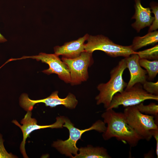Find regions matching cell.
I'll use <instances>...</instances> for the list:
<instances>
[{"label": "cell", "mask_w": 158, "mask_h": 158, "mask_svg": "<svg viewBox=\"0 0 158 158\" xmlns=\"http://www.w3.org/2000/svg\"><path fill=\"white\" fill-rule=\"evenodd\" d=\"M123 113L128 124L142 139L150 140L152 136L150 131L158 129L154 117L142 113L136 105L126 107Z\"/></svg>", "instance_id": "obj_5"}, {"label": "cell", "mask_w": 158, "mask_h": 158, "mask_svg": "<svg viewBox=\"0 0 158 158\" xmlns=\"http://www.w3.org/2000/svg\"><path fill=\"white\" fill-rule=\"evenodd\" d=\"M140 59L148 60H158V45L143 51L137 52Z\"/></svg>", "instance_id": "obj_18"}, {"label": "cell", "mask_w": 158, "mask_h": 158, "mask_svg": "<svg viewBox=\"0 0 158 158\" xmlns=\"http://www.w3.org/2000/svg\"><path fill=\"white\" fill-rule=\"evenodd\" d=\"M139 63L141 67L145 68L148 74L149 80L154 79L158 73V60L150 61L149 60L140 59Z\"/></svg>", "instance_id": "obj_16"}, {"label": "cell", "mask_w": 158, "mask_h": 158, "mask_svg": "<svg viewBox=\"0 0 158 158\" xmlns=\"http://www.w3.org/2000/svg\"><path fill=\"white\" fill-rule=\"evenodd\" d=\"M79 153L72 156L73 158H110L107 150L103 147H93L88 145L86 147L79 149Z\"/></svg>", "instance_id": "obj_14"}, {"label": "cell", "mask_w": 158, "mask_h": 158, "mask_svg": "<svg viewBox=\"0 0 158 158\" xmlns=\"http://www.w3.org/2000/svg\"><path fill=\"white\" fill-rule=\"evenodd\" d=\"M135 12L132 19L135 20L131 26L138 32L147 27L150 26L154 19L152 16L151 11L150 8L144 7L141 4L140 0H134Z\"/></svg>", "instance_id": "obj_13"}, {"label": "cell", "mask_w": 158, "mask_h": 158, "mask_svg": "<svg viewBox=\"0 0 158 158\" xmlns=\"http://www.w3.org/2000/svg\"><path fill=\"white\" fill-rule=\"evenodd\" d=\"M7 41L6 39L0 33V43L4 42Z\"/></svg>", "instance_id": "obj_22"}, {"label": "cell", "mask_w": 158, "mask_h": 158, "mask_svg": "<svg viewBox=\"0 0 158 158\" xmlns=\"http://www.w3.org/2000/svg\"><path fill=\"white\" fill-rule=\"evenodd\" d=\"M64 124L63 127L66 128L69 130V138L66 140H58L54 142L52 146L55 148L61 154L71 157L72 154H78L79 150L76 146L77 141L81 139V135L84 133L94 130L100 133H104L106 129L105 123L100 120H98L89 128L80 130L74 126L70 120L67 117L63 116Z\"/></svg>", "instance_id": "obj_3"}, {"label": "cell", "mask_w": 158, "mask_h": 158, "mask_svg": "<svg viewBox=\"0 0 158 158\" xmlns=\"http://www.w3.org/2000/svg\"><path fill=\"white\" fill-rule=\"evenodd\" d=\"M102 117L104 122L107 124L102 134L104 140L114 137L131 147H134L143 139L128 124L123 113L116 112L113 109H107Z\"/></svg>", "instance_id": "obj_1"}, {"label": "cell", "mask_w": 158, "mask_h": 158, "mask_svg": "<svg viewBox=\"0 0 158 158\" xmlns=\"http://www.w3.org/2000/svg\"><path fill=\"white\" fill-rule=\"evenodd\" d=\"M89 35L86 34L77 40L65 43L61 46L54 47V54L59 56L68 59H73L79 56L85 51V42Z\"/></svg>", "instance_id": "obj_12"}, {"label": "cell", "mask_w": 158, "mask_h": 158, "mask_svg": "<svg viewBox=\"0 0 158 158\" xmlns=\"http://www.w3.org/2000/svg\"><path fill=\"white\" fill-rule=\"evenodd\" d=\"M151 12L154 15V19L150 26L148 32L156 30L158 28V6L157 4L152 2L150 4Z\"/></svg>", "instance_id": "obj_19"}, {"label": "cell", "mask_w": 158, "mask_h": 158, "mask_svg": "<svg viewBox=\"0 0 158 158\" xmlns=\"http://www.w3.org/2000/svg\"><path fill=\"white\" fill-rule=\"evenodd\" d=\"M92 54L85 51L74 58L62 57L61 60L66 64L70 71L71 85L80 84L88 79V69L93 63Z\"/></svg>", "instance_id": "obj_7"}, {"label": "cell", "mask_w": 158, "mask_h": 158, "mask_svg": "<svg viewBox=\"0 0 158 158\" xmlns=\"http://www.w3.org/2000/svg\"><path fill=\"white\" fill-rule=\"evenodd\" d=\"M158 42V31L157 30L148 32L142 37H135L131 45L133 51H135L147 45L154 44Z\"/></svg>", "instance_id": "obj_15"}, {"label": "cell", "mask_w": 158, "mask_h": 158, "mask_svg": "<svg viewBox=\"0 0 158 158\" xmlns=\"http://www.w3.org/2000/svg\"><path fill=\"white\" fill-rule=\"evenodd\" d=\"M31 111H27L24 118L20 123L23 125H20L16 120H13L12 122L18 126L21 129L23 134V139L20 146V150L24 158H28L26 153L25 145L26 140L29 136L30 134L35 130L48 128H62L64 122L63 116L57 117L56 121L53 124L48 125H39L37 123V121L35 118L31 117Z\"/></svg>", "instance_id": "obj_10"}, {"label": "cell", "mask_w": 158, "mask_h": 158, "mask_svg": "<svg viewBox=\"0 0 158 158\" xmlns=\"http://www.w3.org/2000/svg\"><path fill=\"white\" fill-rule=\"evenodd\" d=\"M127 68L125 58L121 59L118 64L111 70L110 78L106 83H101L97 87L99 94L95 99L97 104H104L106 109L109 107L114 95L117 93L122 92L127 86V83L125 82L123 75Z\"/></svg>", "instance_id": "obj_2"}, {"label": "cell", "mask_w": 158, "mask_h": 158, "mask_svg": "<svg viewBox=\"0 0 158 158\" xmlns=\"http://www.w3.org/2000/svg\"><path fill=\"white\" fill-rule=\"evenodd\" d=\"M147 100L158 101V95L148 93L141 84L137 83L129 89L115 94L107 109L117 108L120 105L125 107L135 106Z\"/></svg>", "instance_id": "obj_6"}, {"label": "cell", "mask_w": 158, "mask_h": 158, "mask_svg": "<svg viewBox=\"0 0 158 158\" xmlns=\"http://www.w3.org/2000/svg\"><path fill=\"white\" fill-rule=\"evenodd\" d=\"M27 58L35 59L37 61H41L42 63L48 64L49 68L44 70L42 72L47 75L55 73L58 75L59 78L67 83H70L71 76L69 71L66 64L59 58V56L54 54H48L40 53L35 56H24L18 59H11L14 61Z\"/></svg>", "instance_id": "obj_8"}, {"label": "cell", "mask_w": 158, "mask_h": 158, "mask_svg": "<svg viewBox=\"0 0 158 158\" xmlns=\"http://www.w3.org/2000/svg\"><path fill=\"white\" fill-rule=\"evenodd\" d=\"M85 44V51L93 53L95 50L102 51L109 56L116 57H128L137 53L133 50L131 45L123 46L116 44L108 37L102 35H89Z\"/></svg>", "instance_id": "obj_4"}, {"label": "cell", "mask_w": 158, "mask_h": 158, "mask_svg": "<svg viewBox=\"0 0 158 158\" xmlns=\"http://www.w3.org/2000/svg\"><path fill=\"white\" fill-rule=\"evenodd\" d=\"M124 58L130 75V79L125 89H129L137 83L143 84L147 80V72L140 65L138 55L137 53L133 54Z\"/></svg>", "instance_id": "obj_11"}, {"label": "cell", "mask_w": 158, "mask_h": 158, "mask_svg": "<svg viewBox=\"0 0 158 158\" xmlns=\"http://www.w3.org/2000/svg\"><path fill=\"white\" fill-rule=\"evenodd\" d=\"M58 93V91H55L46 98L37 100L30 99L27 94L23 93L20 96V104L26 111H32L34 105L39 103H44L46 106H49L51 108L61 105L70 109L75 107L78 101L74 95L69 93L65 98H61L59 97Z\"/></svg>", "instance_id": "obj_9"}, {"label": "cell", "mask_w": 158, "mask_h": 158, "mask_svg": "<svg viewBox=\"0 0 158 158\" xmlns=\"http://www.w3.org/2000/svg\"><path fill=\"white\" fill-rule=\"evenodd\" d=\"M143 89L148 93L158 95V82H155L147 80L142 84Z\"/></svg>", "instance_id": "obj_20"}, {"label": "cell", "mask_w": 158, "mask_h": 158, "mask_svg": "<svg viewBox=\"0 0 158 158\" xmlns=\"http://www.w3.org/2000/svg\"><path fill=\"white\" fill-rule=\"evenodd\" d=\"M150 133L156 141V153L158 157V129H152L150 131Z\"/></svg>", "instance_id": "obj_21"}, {"label": "cell", "mask_w": 158, "mask_h": 158, "mask_svg": "<svg viewBox=\"0 0 158 158\" xmlns=\"http://www.w3.org/2000/svg\"><path fill=\"white\" fill-rule=\"evenodd\" d=\"M139 111L142 113H145L154 116L158 118V105L154 103H151L147 105H145L142 102L136 105Z\"/></svg>", "instance_id": "obj_17"}]
</instances>
